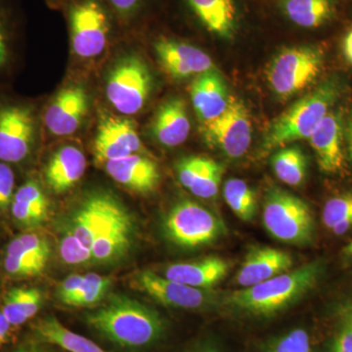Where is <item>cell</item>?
<instances>
[{
  "label": "cell",
  "mask_w": 352,
  "mask_h": 352,
  "mask_svg": "<svg viewBox=\"0 0 352 352\" xmlns=\"http://www.w3.org/2000/svg\"><path fill=\"white\" fill-rule=\"evenodd\" d=\"M85 319L111 342L131 349L154 344L164 332V320L156 310L124 295H111Z\"/></svg>",
  "instance_id": "1"
},
{
  "label": "cell",
  "mask_w": 352,
  "mask_h": 352,
  "mask_svg": "<svg viewBox=\"0 0 352 352\" xmlns=\"http://www.w3.org/2000/svg\"><path fill=\"white\" fill-rule=\"evenodd\" d=\"M325 264L321 259L303 264L270 280L229 294L223 298L228 307L240 311L268 316L298 302L318 284Z\"/></svg>",
  "instance_id": "2"
},
{
  "label": "cell",
  "mask_w": 352,
  "mask_h": 352,
  "mask_svg": "<svg viewBox=\"0 0 352 352\" xmlns=\"http://www.w3.org/2000/svg\"><path fill=\"white\" fill-rule=\"evenodd\" d=\"M340 94V82L333 78L298 99L268 127L261 149L270 152L295 141L309 138L331 112Z\"/></svg>",
  "instance_id": "3"
},
{
  "label": "cell",
  "mask_w": 352,
  "mask_h": 352,
  "mask_svg": "<svg viewBox=\"0 0 352 352\" xmlns=\"http://www.w3.org/2000/svg\"><path fill=\"white\" fill-rule=\"evenodd\" d=\"M263 221L275 239L296 245L314 241L315 221L309 206L285 190L271 189L263 204Z\"/></svg>",
  "instance_id": "4"
},
{
  "label": "cell",
  "mask_w": 352,
  "mask_h": 352,
  "mask_svg": "<svg viewBox=\"0 0 352 352\" xmlns=\"http://www.w3.org/2000/svg\"><path fill=\"white\" fill-rule=\"evenodd\" d=\"M323 65V51L316 46L287 48L271 62L267 71L268 83L280 98H289L314 83L320 75Z\"/></svg>",
  "instance_id": "5"
},
{
  "label": "cell",
  "mask_w": 352,
  "mask_h": 352,
  "mask_svg": "<svg viewBox=\"0 0 352 352\" xmlns=\"http://www.w3.org/2000/svg\"><path fill=\"white\" fill-rule=\"evenodd\" d=\"M68 14L72 48L76 56L90 59L99 56L108 43L112 20L102 0H71Z\"/></svg>",
  "instance_id": "6"
},
{
  "label": "cell",
  "mask_w": 352,
  "mask_h": 352,
  "mask_svg": "<svg viewBox=\"0 0 352 352\" xmlns=\"http://www.w3.org/2000/svg\"><path fill=\"white\" fill-rule=\"evenodd\" d=\"M36 115L30 104L0 97V162L25 163L34 152Z\"/></svg>",
  "instance_id": "7"
},
{
  "label": "cell",
  "mask_w": 352,
  "mask_h": 352,
  "mask_svg": "<svg viewBox=\"0 0 352 352\" xmlns=\"http://www.w3.org/2000/svg\"><path fill=\"white\" fill-rule=\"evenodd\" d=\"M164 231L173 244L197 248L210 244L226 233V226L214 212L191 200L176 203L164 220Z\"/></svg>",
  "instance_id": "8"
},
{
  "label": "cell",
  "mask_w": 352,
  "mask_h": 352,
  "mask_svg": "<svg viewBox=\"0 0 352 352\" xmlns=\"http://www.w3.org/2000/svg\"><path fill=\"white\" fill-rule=\"evenodd\" d=\"M151 89L152 76L147 65L140 58L127 56L111 71L106 95L118 112L131 116L142 110Z\"/></svg>",
  "instance_id": "9"
},
{
  "label": "cell",
  "mask_w": 352,
  "mask_h": 352,
  "mask_svg": "<svg viewBox=\"0 0 352 352\" xmlns=\"http://www.w3.org/2000/svg\"><path fill=\"white\" fill-rule=\"evenodd\" d=\"M201 127L208 146L231 159L244 156L251 146L252 126L249 111L242 101L234 97L226 112Z\"/></svg>",
  "instance_id": "10"
},
{
  "label": "cell",
  "mask_w": 352,
  "mask_h": 352,
  "mask_svg": "<svg viewBox=\"0 0 352 352\" xmlns=\"http://www.w3.org/2000/svg\"><path fill=\"white\" fill-rule=\"evenodd\" d=\"M131 283L134 288L166 307L201 309L212 305L217 298L210 289L194 288L171 281L152 270L138 271L133 275Z\"/></svg>",
  "instance_id": "11"
},
{
  "label": "cell",
  "mask_w": 352,
  "mask_h": 352,
  "mask_svg": "<svg viewBox=\"0 0 352 352\" xmlns=\"http://www.w3.org/2000/svg\"><path fill=\"white\" fill-rule=\"evenodd\" d=\"M124 208L111 194L94 193L80 204L67 227L85 247L91 250L95 239L108 228Z\"/></svg>",
  "instance_id": "12"
},
{
  "label": "cell",
  "mask_w": 352,
  "mask_h": 352,
  "mask_svg": "<svg viewBox=\"0 0 352 352\" xmlns=\"http://www.w3.org/2000/svg\"><path fill=\"white\" fill-rule=\"evenodd\" d=\"M154 48L164 71L176 80L198 76L215 69L212 58L191 44L162 38L154 43Z\"/></svg>",
  "instance_id": "13"
},
{
  "label": "cell",
  "mask_w": 352,
  "mask_h": 352,
  "mask_svg": "<svg viewBox=\"0 0 352 352\" xmlns=\"http://www.w3.org/2000/svg\"><path fill=\"white\" fill-rule=\"evenodd\" d=\"M144 151L142 141L131 120L109 117L100 122L94 141L97 163L120 159Z\"/></svg>",
  "instance_id": "14"
},
{
  "label": "cell",
  "mask_w": 352,
  "mask_h": 352,
  "mask_svg": "<svg viewBox=\"0 0 352 352\" xmlns=\"http://www.w3.org/2000/svg\"><path fill=\"white\" fill-rule=\"evenodd\" d=\"M88 109L85 88L73 85L58 92L43 115V124L51 134L71 135L82 124Z\"/></svg>",
  "instance_id": "15"
},
{
  "label": "cell",
  "mask_w": 352,
  "mask_h": 352,
  "mask_svg": "<svg viewBox=\"0 0 352 352\" xmlns=\"http://www.w3.org/2000/svg\"><path fill=\"white\" fill-rule=\"evenodd\" d=\"M344 132L342 113L331 111L308 138L322 173L335 175L344 170L346 164Z\"/></svg>",
  "instance_id": "16"
},
{
  "label": "cell",
  "mask_w": 352,
  "mask_h": 352,
  "mask_svg": "<svg viewBox=\"0 0 352 352\" xmlns=\"http://www.w3.org/2000/svg\"><path fill=\"white\" fill-rule=\"evenodd\" d=\"M293 265V256L289 252L266 245H252L236 275V284L249 288L291 270Z\"/></svg>",
  "instance_id": "17"
},
{
  "label": "cell",
  "mask_w": 352,
  "mask_h": 352,
  "mask_svg": "<svg viewBox=\"0 0 352 352\" xmlns=\"http://www.w3.org/2000/svg\"><path fill=\"white\" fill-rule=\"evenodd\" d=\"M190 96L201 126L217 120L226 112L232 98L217 69L196 76L190 87Z\"/></svg>",
  "instance_id": "18"
},
{
  "label": "cell",
  "mask_w": 352,
  "mask_h": 352,
  "mask_svg": "<svg viewBox=\"0 0 352 352\" xmlns=\"http://www.w3.org/2000/svg\"><path fill=\"white\" fill-rule=\"evenodd\" d=\"M104 166L116 182L138 193L154 191L161 179L156 162L142 154H132L113 160Z\"/></svg>",
  "instance_id": "19"
},
{
  "label": "cell",
  "mask_w": 352,
  "mask_h": 352,
  "mask_svg": "<svg viewBox=\"0 0 352 352\" xmlns=\"http://www.w3.org/2000/svg\"><path fill=\"white\" fill-rule=\"evenodd\" d=\"M224 166L210 157L192 156L180 160L176 173L180 183L199 198L212 199L219 193Z\"/></svg>",
  "instance_id": "20"
},
{
  "label": "cell",
  "mask_w": 352,
  "mask_h": 352,
  "mask_svg": "<svg viewBox=\"0 0 352 352\" xmlns=\"http://www.w3.org/2000/svg\"><path fill=\"white\" fill-rule=\"evenodd\" d=\"M230 263L219 256L168 265L163 276L194 288L210 289L226 277Z\"/></svg>",
  "instance_id": "21"
},
{
  "label": "cell",
  "mask_w": 352,
  "mask_h": 352,
  "mask_svg": "<svg viewBox=\"0 0 352 352\" xmlns=\"http://www.w3.org/2000/svg\"><path fill=\"white\" fill-rule=\"evenodd\" d=\"M191 124L186 103L182 98H171L159 108L152 124V134L160 144L176 147L187 140Z\"/></svg>",
  "instance_id": "22"
},
{
  "label": "cell",
  "mask_w": 352,
  "mask_h": 352,
  "mask_svg": "<svg viewBox=\"0 0 352 352\" xmlns=\"http://www.w3.org/2000/svg\"><path fill=\"white\" fill-rule=\"evenodd\" d=\"M87 166L82 150L75 146H64L50 157L44 176L52 191L63 193L82 179Z\"/></svg>",
  "instance_id": "23"
},
{
  "label": "cell",
  "mask_w": 352,
  "mask_h": 352,
  "mask_svg": "<svg viewBox=\"0 0 352 352\" xmlns=\"http://www.w3.org/2000/svg\"><path fill=\"white\" fill-rule=\"evenodd\" d=\"M133 230L131 214L124 208L108 228L95 239L91 247L94 261L110 263L124 258L131 248Z\"/></svg>",
  "instance_id": "24"
},
{
  "label": "cell",
  "mask_w": 352,
  "mask_h": 352,
  "mask_svg": "<svg viewBox=\"0 0 352 352\" xmlns=\"http://www.w3.org/2000/svg\"><path fill=\"white\" fill-rule=\"evenodd\" d=\"M190 9L212 34L229 38L237 27V9L233 0H186Z\"/></svg>",
  "instance_id": "25"
},
{
  "label": "cell",
  "mask_w": 352,
  "mask_h": 352,
  "mask_svg": "<svg viewBox=\"0 0 352 352\" xmlns=\"http://www.w3.org/2000/svg\"><path fill=\"white\" fill-rule=\"evenodd\" d=\"M32 328L39 340L69 352H108L92 340L69 330L54 316L39 319Z\"/></svg>",
  "instance_id": "26"
},
{
  "label": "cell",
  "mask_w": 352,
  "mask_h": 352,
  "mask_svg": "<svg viewBox=\"0 0 352 352\" xmlns=\"http://www.w3.org/2000/svg\"><path fill=\"white\" fill-rule=\"evenodd\" d=\"M43 295L34 287H15L4 294L0 307L14 328L34 318L43 307Z\"/></svg>",
  "instance_id": "27"
},
{
  "label": "cell",
  "mask_w": 352,
  "mask_h": 352,
  "mask_svg": "<svg viewBox=\"0 0 352 352\" xmlns=\"http://www.w3.org/2000/svg\"><path fill=\"white\" fill-rule=\"evenodd\" d=\"M285 13L289 19L302 28H317L333 15L331 0H285Z\"/></svg>",
  "instance_id": "28"
},
{
  "label": "cell",
  "mask_w": 352,
  "mask_h": 352,
  "mask_svg": "<svg viewBox=\"0 0 352 352\" xmlns=\"http://www.w3.org/2000/svg\"><path fill=\"white\" fill-rule=\"evenodd\" d=\"M6 254L34 264L43 271L50 256V245L44 236L28 231L14 237L7 245Z\"/></svg>",
  "instance_id": "29"
},
{
  "label": "cell",
  "mask_w": 352,
  "mask_h": 352,
  "mask_svg": "<svg viewBox=\"0 0 352 352\" xmlns=\"http://www.w3.org/2000/svg\"><path fill=\"white\" fill-rule=\"evenodd\" d=\"M277 177L289 186H300L307 173V160L300 148L287 147L279 150L271 159Z\"/></svg>",
  "instance_id": "30"
},
{
  "label": "cell",
  "mask_w": 352,
  "mask_h": 352,
  "mask_svg": "<svg viewBox=\"0 0 352 352\" xmlns=\"http://www.w3.org/2000/svg\"><path fill=\"white\" fill-rule=\"evenodd\" d=\"M223 197L228 207L243 221L254 220L256 214V195L254 190L239 178H230L223 186Z\"/></svg>",
  "instance_id": "31"
},
{
  "label": "cell",
  "mask_w": 352,
  "mask_h": 352,
  "mask_svg": "<svg viewBox=\"0 0 352 352\" xmlns=\"http://www.w3.org/2000/svg\"><path fill=\"white\" fill-rule=\"evenodd\" d=\"M16 22L7 0H0V76L8 73L13 62Z\"/></svg>",
  "instance_id": "32"
},
{
  "label": "cell",
  "mask_w": 352,
  "mask_h": 352,
  "mask_svg": "<svg viewBox=\"0 0 352 352\" xmlns=\"http://www.w3.org/2000/svg\"><path fill=\"white\" fill-rule=\"evenodd\" d=\"M112 284V277L101 276L97 273H88L85 275L82 288L75 296L69 298L65 305L76 307L96 305L106 296Z\"/></svg>",
  "instance_id": "33"
},
{
  "label": "cell",
  "mask_w": 352,
  "mask_h": 352,
  "mask_svg": "<svg viewBox=\"0 0 352 352\" xmlns=\"http://www.w3.org/2000/svg\"><path fill=\"white\" fill-rule=\"evenodd\" d=\"M62 261L69 265H85L94 263L91 250L88 249L72 233L68 227L65 229L59 243Z\"/></svg>",
  "instance_id": "34"
},
{
  "label": "cell",
  "mask_w": 352,
  "mask_h": 352,
  "mask_svg": "<svg viewBox=\"0 0 352 352\" xmlns=\"http://www.w3.org/2000/svg\"><path fill=\"white\" fill-rule=\"evenodd\" d=\"M352 217V190L344 193L340 194L331 198L325 204L323 208L324 226L329 230H332L333 227L340 223L344 219Z\"/></svg>",
  "instance_id": "35"
},
{
  "label": "cell",
  "mask_w": 352,
  "mask_h": 352,
  "mask_svg": "<svg viewBox=\"0 0 352 352\" xmlns=\"http://www.w3.org/2000/svg\"><path fill=\"white\" fill-rule=\"evenodd\" d=\"M13 200L23 201L47 217L50 203L43 188L34 179H28L16 189Z\"/></svg>",
  "instance_id": "36"
},
{
  "label": "cell",
  "mask_w": 352,
  "mask_h": 352,
  "mask_svg": "<svg viewBox=\"0 0 352 352\" xmlns=\"http://www.w3.org/2000/svg\"><path fill=\"white\" fill-rule=\"evenodd\" d=\"M267 352H311L309 336L303 329H295L272 342Z\"/></svg>",
  "instance_id": "37"
},
{
  "label": "cell",
  "mask_w": 352,
  "mask_h": 352,
  "mask_svg": "<svg viewBox=\"0 0 352 352\" xmlns=\"http://www.w3.org/2000/svg\"><path fill=\"white\" fill-rule=\"evenodd\" d=\"M16 176L10 164L0 162V215L10 212L15 195Z\"/></svg>",
  "instance_id": "38"
},
{
  "label": "cell",
  "mask_w": 352,
  "mask_h": 352,
  "mask_svg": "<svg viewBox=\"0 0 352 352\" xmlns=\"http://www.w3.org/2000/svg\"><path fill=\"white\" fill-rule=\"evenodd\" d=\"M10 212L16 223L25 228L38 227L47 219L46 215L41 214L31 206L19 201L13 200Z\"/></svg>",
  "instance_id": "39"
},
{
  "label": "cell",
  "mask_w": 352,
  "mask_h": 352,
  "mask_svg": "<svg viewBox=\"0 0 352 352\" xmlns=\"http://www.w3.org/2000/svg\"><path fill=\"white\" fill-rule=\"evenodd\" d=\"M146 0H105L104 3L124 22L135 19L142 10Z\"/></svg>",
  "instance_id": "40"
},
{
  "label": "cell",
  "mask_w": 352,
  "mask_h": 352,
  "mask_svg": "<svg viewBox=\"0 0 352 352\" xmlns=\"http://www.w3.org/2000/svg\"><path fill=\"white\" fill-rule=\"evenodd\" d=\"M329 352H352V328L342 322L333 335L329 346Z\"/></svg>",
  "instance_id": "41"
},
{
  "label": "cell",
  "mask_w": 352,
  "mask_h": 352,
  "mask_svg": "<svg viewBox=\"0 0 352 352\" xmlns=\"http://www.w3.org/2000/svg\"><path fill=\"white\" fill-rule=\"evenodd\" d=\"M85 284V275H71L61 282L57 289V296L65 303L72 296H75Z\"/></svg>",
  "instance_id": "42"
},
{
  "label": "cell",
  "mask_w": 352,
  "mask_h": 352,
  "mask_svg": "<svg viewBox=\"0 0 352 352\" xmlns=\"http://www.w3.org/2000/svg\"><path fill=\"white\" fill-rule=\"evenodd\" d=\"M13 328L10 322L7 320L6 317L4 316L3 312L0 309V349L9 342L11 331H12Z\"/></svg>",
  "instance_id": "43"
},
{
  "label": "cell",
  "mask_w": 352,
  "mask_h": 352,
  "mask_svg": "<svg viewBox=\"0 0 352 352\" xmlns=\"http://www.w3.org/2000/svg\"><path fill=\"white\" fill-rule=\"evenodd\" d=\"M342 51L346 61L352 66V30L347 32L342 43Z\"/></svg>",
  "instance_id": "44"
},
{
  "label": "cell",
  "mask_w": 352,
  "mask_h": 352,
  "mask_svg": "<svg viewBox=\"0 0 352 352\" xmlns=\"http://www.w3.org/2000/svg\"><path fill=\"white\" fill-rule=\"evenodd\" d=\"M346 132L349 151L352 159V113L349 115V120H347Z\"/></svg>",
  "instance_id": "45"
},
{
  "label": "cell",
  "mask_w": 352,
  "mask_h": 352,
  "mask_svg": "<svg viewBox=\"0 0 352 352\" xmlns=\"http://www.w3.org/2000/svg\"><path fill=\"white\" fill-rule=\"evenodd\" d=\"M342 322L352 328V305H349L342 310Z\"/></svg>",
  "instance_id": "46"
},
{
  "label": "cell",
  "mask_w": 352,
  "mask_h": 352,
  "mask_svg": "<svg viewBox=\"0 0 352 352\" xmlns=\"http://www.w3.org/2000/svg\"><path fill=\"white\" fill-rule=\"evenodd\" d=\"M342 254H344V258H346L347 261H351L352 263V240L344 248Z\"/></svg>",
  "instance_id": "47"
},
{
  "label": "cell",
  "mask_w": 352,
  "mask_h": 352,
  "mask_svg": "<svg viewBox=\"0 0 352 352\" xmlns=\"http://www.w3.org/2000/svg\"><path fill=\"white\" fill-rule=\"evenodd\" d=\"M14 352H45L34 346H23Z\"/></svg>",
  "instance_id": "48"
},
{
  "label": "cell",
  "mask_w": 352,
  "mask_h": 352,
  "mask_svg": "<svg viewBox=\"0 0 352 352\" xmlns=\"http://www.w3.org/2000/svg\"><path fill=\"white\" fill-rule=\"evenodd\" d=\"M191 352H220L219 349H215L212 346H205L201 347V349H195V351Z\"/></svg>",
  "instance_id": "49"
},
{
  "label": "cell",
  "mask_w": 352,
  "mask_h": 352,
  "mask_svg": "<svg viewBox=\"0 0 352 352\" xmlns=\"http://www.w3.org/2000/svg\"><path fill=\"white\" fill-rule=\"evenodd\" d=\"M54 2L69 1V0H53Z\"/></svg>",
  "instance_id": "50"
}]
</instances>
